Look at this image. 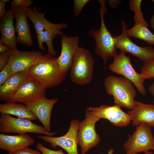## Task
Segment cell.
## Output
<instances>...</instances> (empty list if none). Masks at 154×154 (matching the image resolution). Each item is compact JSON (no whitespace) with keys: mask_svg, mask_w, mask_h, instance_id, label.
Instances as JSON below:
<instances>
[{"mask_svg":"<svg viewBox=\"0 0 154 154\" xmlns=\"http://www.w3.org/2000/svg\"><path fill=\"white\" fill-rule=\"evenodd\" d=\"M14 18L12 10L9 9L0 20V22L1 35L0 42L7 45L12 50L17 49V37L13 23Z\"/></svg>","mask_w":154,"mask_h":154,"instance_id":"d6986e66","label":"cell"},{"mask_svg":"<svg viewBox=\"0 0 154 154\" xmlns=\"http://www.w3.org/2000/svg\"><path fill=\"white\" fill-rule=\"evenodd\" d=\"M85 116V118L80 122L78 132V143L81 147V154H86L100 141V136L95 129L96 123L100 119L87 110Z\"/></svg>","mask_w":154,"mask_h":154,"instance_id":"ba28073f","label":"cell"},{"mask_svg":"<svg viewBox=\"0 0 154 154\" xmlns=\"http://www.w3.org/2000/svg\"><path fill=\"white\" fill-rule=\"evenodd\" d=\"M9 51L0 53V71L5 67L8 63L9 60Z\"/></svg>","mask_w":154,"mask_h":154,"instance_id":"4dcf8cb0","label":"cell"},{"mask_svg":"<svg viewBox=\"0 0 154 154\" xmlns=\"http://www.w3.org/2000/svg\"><path fill=\"white\" fill-rule=\"evenodd\" d=\"M114 150L112 148H110L109 151H108V154H114ZM100 154H104L103 153H101Z\"/></svg>","mask_w":154,"mask_h":154,"instance_id":"74e56055","label":"cell"},{"mask_svg":"<svg viewBox=\"0 0 154 154\" xmlns=\"http://www.w3.org/2000/svg\"><path fill=\"white\" fill-rule=\"evenodd\" d=\"M46 89L35 81L29 79L15 93L13 102L25 104L46 98Z\"/></svg>","mask_w":154,"mask_h":154,"instance_id":"9a60e30c","label":"cell"},{"mask_svg":"<svg viewBox=\"0 0 154 154\" xmlns=\"http://www.w3.org/2000/svg\"><path fill=\"white\" fill-rule=\"evenodd\" d=\"M104 84L106 93L113 96L115 104L131 110L134 108L137 93L130 81L123 77L110 75L105 78Z\"/></svg>","mask_w":154,"mask_h":154,"instance_id":"7a4b0ae2","label":"cell"},{"mask_svg":"<svg viewBox=\"0 0 154 154\" xmlns=\"http://www.w3.org/2000/svg\"><path fill=\"white\" fill-rule=\"evenodd\" d=\"M148 90L149 92L154 97L153 103H154V82L149 86Z\"/></svg>","mask_w":154,"mask_h":154,"instance_id":"d590c367","label":"cell"},{"mask_svg":"<svg viewBox=\"0 0 154 154\" xmlns=\"http://www.w3.org/2000/svg\"><path fill=\"white\" fill-rule=\"evenodd\" d=\"M27 8L18 7L11 8L16 19L15 28L17 33V42L28 47L33 45L30 25L27 21Z\"/></svg>","mask_w":154,"mask_h":154,"instance_id":"5bb4252c","label":"cell"},{"mask_svg":"<svg viewBox=\"0 0 154 154\" xmlns=\"http://www.w3.org/2000/svg\"><path fill=\"white\" fill-rule=\"evenodd\" d=\"M107 1L109 6L112 9L117 8L121 2V0H108Z\"/></svg>","mask_w":154,"mask_h":154,"instance_id":"d6a6232c","label":"cell"},{"mask_svg":"<svg viewBox=\"0 0 154 154\" xmlns=\"http://www.w3.org/2000/svg\"><path fill=\"white\" fill-rule=\"evenodd\" d=\"M144 154H154L152 152L149 151L148 152L144 153Z\"/></svg>","mask_w":154,"mask_h":154,"instance_id":"ab89813d","label":"cell"},{"mask_svg":"<svg viewBox=\"0 0 154 154\" xmlns=\"http://www.w3.org/2000/svg\"><path fill=\"white\" fill-rule=\"evenodd\" d=\"M152 2L154 3V0H152Z\"/></svg>","mask_w":154,"mask_h":154,"instance_id":"60d3db41","label":"cell"},{"mask_svg":"<svg viewBox=\"0 0 154 154\" xmlns=\"http://www.w3.org/2000/svg\"><path fill=\"white\" fill-rule=\"evenodd\" d=\"M149 26L147 22L135 23L131 28L127 29V34L129 37H133L145 41L150 45H154V35L148 29Z\"/></svg>","mask_w":154,"mask_h":154,"instance_id":"603a6c76","label":"cell"},{"mask_svg":"<svg viewBox=\"0 0 154 154\" xmlns=\"http://www.w3.org/2000/svg\"><path fill=\"white\" fill-rule=\"evenodd\" d=\"M0 112L1 114L12 115L31 121L37 120L38 119L25 105L16 104L15 102L1 104Z\"/></svg>","mask_w":154,"mask_h":154,"instance_id":"7402d4cb","label":"cell"},{"mask_svg":"<svg viewBox=\"0 0 154 154\" xmlns=\"http://www.w3.org/2000/svg\"><path fill=\"white\" fill-rule=\"evenodd\" d=\"M58 100V98L48 99L45 98L27 103L25 105L41 122L46 130L50 132L52 109L54 104Z\"/></svg>","mask_w":154,"mask_h":154,"instance_id":"2e32d148","label":"cell"},{"mask_svg":"<svg viewBox=\"0 0 154 154\" xmlns=\"http://www.w3.org/2000/svg\"><path fill=\"white\" fill-rule=\"evenodd\" d=\"M35 140L30 136L21 134L10 135L0 134V149L12 153L32 145Z\"/></svg>","mask_w":154,"mask_h":154,"instance_id":"44dd1931","label":"cell"},{"mask_svg":"<svg viewBox=\"0 0 154 154\" xmlns=\"http://www.w3.org/2000/svg\"><path fill=\"white\" fill-rule=\"evenodd\" d=\"M122 32L119 35H113L116 47L121 52L129 53L144 62L154 61V48L151 46L141 47L135 44L126 33L127 25L124 21L121 22Z\"/></svg>","mask_w":154,"mask_h":154,"instance_id":"9c48e42d","label":"cell"},{"mask_svg":"<svg viewBox=\"0 0 154 154\" xmlns=\"http://www.w3.org/2000/svg\"><path fill=\"white\" fill-rule=\"evenodd\" d=\"M27 73L20 72L12 75L0 86V100L13 102V96L18 89L29 79Z\"/></svg>","mask_w":154,"mask_h":154,"instance_id":"ffe728a7","label":"cell"},{"mask_svg":"<svg viewBox=\"0 0 154 154\" xmlns=\"http://www.w3.org/2000/svg\"><path fill=\"white\" fill-rule=\"evenodd\" d=\"M113 62L108 66L112 72L122 75L130 81L141 94L145 95L147 91L144 85L145 79L140 73L134 69L131 63V59L125 53L121 52L114 57Z\"/></svg>","mask_w":154,"mask_h":154,"instance_id":"52a82bcc","label":"cell"},{"mask_svg":"<svg viewBox=\"0 0 154 154\" xmlns=\"http://www.w3.org/2000/svg\"><path fill=\"white\" fill-rule=\"evenodd\" d=\"M36 35L38 48L43 51H44L43 44L44 43H45L47 46L48 53L52 56H55L56 52L52 42L57 35L47 31H44Z\"/></svg>","mask_w":154,"mask_h":154,"instance_id":"cb8c5ba5","label":"cell"},{"mask_svg":"<svg viewBox=\"0 0 154 154\" xmlns=\"http://www.w3.org/2000/svg\"><path fill=\"white\" fill-rule=\"evenodd\" d=\"M94 60L89 50L78 46L70 68L72 82L78 85L90 84L93 78Z\"/></svg>","mask_w":154,"mask_h":154,"instance_id":"3957f363","label":"cell"},{"mask_svg":"<svg viewBox=\"0 0 154 154\" xmlns=\"http://www.w3.org/2000/svg\"><path fill=\"white\" fill-rule=\"evenodd\" d=\"M45 11L40 12L35 6L27 8L28 18L33 23L36 34L47 31L58 35H65L61 30L63 29L68 28V25L65 23L60 24L52 23L45 18Z\"/></svg>","mask_w":154,"mask_h":154,"instance_id":"4fadbf2b","label":"cell"},{"mask_svg":"<svg viewBox=\"0 0 154 154\" xmlns=\"http://www.w3.org/2000/svg\"><path fill=\"white\" fill-rule=\"evenodd\" d=\"M6 4L3 3L1 0L0 1V20L4 16L7 11L5 6Z\"/></svg>","mask_w":154,"mask_h":154,"instance_id":"836d02e7","label":"cell"},{"mask_svg":"<svg viewBox=\"0 0 154 154\" xmlns=\"http://www.w3.org/2000/svg\"><path fill=\"white\" fill-rule=\"evenodd\" d=\"M9 52V60L7 64L14 73L27 72L30 68L43 55L40 51H21L17 49Z\"/></svg>","mask_w":154,"mask_h":154,"instance_id":"7c38bea8","label":"cell"},{"mask_svg":"<svg viewBox=\"0 0 154 154\" xmlns=\"http://www.w3.org/2000/svg\"><path fill=\"white\" fill-rule=\"evenodd\" d=\"M100 120L104 118L113 125L119 127H125L131 122L129 115L117 104L113 106L103 104L98 107H90L86 109Z\"/></svg>","mask_w":154,"mask_h":154,"instance_id":"8fae6325","label":"cell"},{"mask_svg":"<svg viewBox=\"0 0 154 154\" xmlns=\"http://www.w3.org/2000/svg\"><path fill=\"white\" fill-rule=\"evenodd\" d=\"M150 24L152 29L154 30V14L151 19Z\"/></svg>","mask_w":154,"mask_h":154,"instance_id":"8d00e7d4","label":"cell"},{"mask_svg":"<svg viewBox=\"0 0 154 154\" xmlns=\"http://www.w3.org/2000/svg\"><path fill=\"white\" fill-rule=\"evenodd\" d=\"M0 132L19 134L32 133L51 136L56 133L47 132L44 126L36 124L29 119L15 118L10 115L3 114H1L0 116Z\"/></svg>","mask_w":154,"mask_h":154,"instance_id":"8992f818","label":"cell"},{"mask_svg":"<svg viewBox=\"0 0 154 154\" xmlns=\"http://www.w3.org/2000/svg\"><path fill=\"white\" fill-rule=\"evenodd\" d=\"M106 13L102 9H100L101 20L100 28L97 30L92 29L88 32L89 35L94 38L95 41L94 52L97 56L102 59L105 66L109 58L111 57L114 58L117 54V48L114 38L108 30L105 23L104 15Z\"/></svg>","mask_w":154,"mask_h":154,"instance_id":"277c9868","label":"cell"},{"mask_svg":"<svg viewBox=\"0 0 154 154\" xmlns=\"http://www.w3.org/2000/svg\"><path fill=\"white\" fill-rule=\"evenodd\" d=\"M36 147L42 154H65L62 149L56 151L52 150L46 147L40 143H37Z\"/></svg>","mask_w":154,"mask_h":154,"instance_id":"f1b7e54d","label":"cell"},{"mask_svg":"<svg viewBox=\"0 0 154 154\" xmlns=\"http://www.w3.org/2000/svg\"><path fill=\"white\" fill-rule=\"evenodd\" d=\"M7 154H42L38 150L33 149L27 147L22 149L16 152L10 153H8Z\"/></svg>","mask_w":154,"mask_h":154,"instance_id":"1f68e13d","label":"cell"},{"mask_svg":"<svg viewBox=\"0 0 154 154\" xmlns=\"http://www.w3.org/2000/svg\"><path fill=\"white\" fill-rule=\"evenodd\" d=\"M140 73L145 80L154 78V61L144 62Z\"/></svg>","mask_w":154,"mask_h":154,"instance_id":"484cf974","label":"cell"},{"mask_svg":"<svg viewBox=\"0 0 154 154\" xmlns=\"http://www.w3.org/2000/svg\"><path fill=\"white\" fill-rule=\"evenodd\" d=\"M128 114L131 119L132 125L137 126L142 123L154 127V105L146 104L136 101L135 106Z\"/></svg>","mask_w":154,"mask_h":154,"instance_id":"ac0fdd59","label":"cell"},{"mask_svg":"<svg viewBox=\"0 0 154 154\" xmlns=\"http://www.w3.org/2000/svg\"><path fill=\"white\" fill-rule=\"evenodd\" d=\"M10 49V48L7 45L0 42V53L9 51Z\"/></svg>","mask_w":154,"mask_h":154,"instance_id":"e575fe53","label":"cell"},{"mask_svg":"<svg viewBox=\"0 0 154 154\" xmlns=\"http://www.w3.org/2000/svg\"><path fill=\"white\" fill-rule=\"evenodd\" d=\"M61 52L58 61L61 71L67 73L78 47L79 37L77 36L69 37L64 35L61 36Z\"/></svg>","mask_w":154,"mask_h":154,"instance_id":"e0dca14e","label":"cell"},{"mask_svg":"<svg viewBox=\"0 0 154 154\" xmlns=\"http://www.w3.org/2000/svg\"><path fill=\"white\" fill-rule=\"evenodd\" d=\"M14 73L9 66L7 64L0 72V86Z\"/></svg>","mask_w":154,"mask_h":154,"instance_id":"83f0119b","label":"cell"},{"mask_svg":"<svg viewBox=\"0 0 154 154\" xmlns=\"http://www.w3.org/2000/svg\"><path fill=\"white\" fill-rule=\"evenodd\" d=\"M1 1L4 3L6 4L9 3L10 1V0H1Z\"/></svg>","mask_w":154,"mask_h":154,"instance_id":"f35d334b","label":"cell"},{"mask_svg":"<svg viewBox=\"0 0 154 154\" xmlns=\"http://www.w3.org/2000/svg\"><path fill=\"white\" fill-rule=\"evenodd\" d=\"M89 1V0H74L73 12L75 17H78L80 15L84 7Z\"/></svg>","mask_w":154,"mask_h":154,"instance_id":"4316f807","label":"cell"},{"mask_svg":"<svg viewBox=\"0 0 154 154\" xmlns=\"http://www.w3.org/2000/svg\"><path fill=\"white\" fill-rule=\"evenodd\" d=\"M123 145L126 154H137L142 152L145 153L150 150H154V136L151 127L143 123L136 126L135 131L128 135Z\"/></svg>","mask_w":154,"mask_h":154,"instance_id":"5b68a950","label":"cell"},{"mask_svg":"<svg viewBox=\"0 0 154 154\" xmlns=\"http://www.w3.org/2000/svg\"><path fill=\"white\" fill-rule=\"evenodd\" d=\"M129 4L130 10L134 13L133 19L135 23H146L143 17V14L141 10L142 0H130Z\"/></svg>","mask_w":154,"mask_h":154,"instance_id":"d4e9b609","label":"cell"},{"mask_svg":"<svg viewBox=\"0 0 154 154\" xmlns=\"http://www.w3.org/2000/svg\"><path fill=\"white\" fill-rule=\"evenodd\" d=\"M27 73L29 79L37 82L45 89L58 86L67 74L61 70L58 58L48 53L43 55Z\"/></svg>","mask_w":154,"mask_h":154,"instance_id":"6da1fadb","label":"cell"},{"mask_svg":"<svg viewBox=\"0 0 154 154\" xmlns=\"http://www.w3.org/2000/svg\"><path fill=\"white\" fill-rule=\"evenodd\" d=\"M80 122L76 119L71 120L69 129L66 134L58 137L38 135V138L49 143L51 146L56 148L59 146L68 154H78V132Z\"/></svg>","mask_w":154,"mask_h":154,"instance_id":"30bf717a","label":"cell"},{"mask_svg":"<svg viewBox=\"0 0 154 154\" xmlns=\"http://www.w3.org/2000/svg\"><path fill=\"white\" fill-rule=\"evenodd\" d=\"M33 3L31 0H13L11 3L12 8L18 7H29Z\"/></svg>","mask_w":154,"mask_h":154,"instance_id":"f546056e","label":"cell"}]
</instances>
